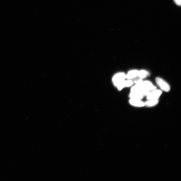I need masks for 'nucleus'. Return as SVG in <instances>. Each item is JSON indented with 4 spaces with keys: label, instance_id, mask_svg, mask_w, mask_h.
I'll use <instances>...</instances> for the list:
<instances>
[{
    "label": "nucleus",
    "instance_id": "7ed1b4c3",
    "mask_svg": "<svg viewBox=\"0 0 181 181\" xmlns=\"http://www.w3.org/2000/svg\"><path fill=\"white\" fill-rule=\"evenodd\" d=\"M128 97L130 99L141 100L144 96L140 89L138 88H135L131 90V92Z\"/></svg>",
    "mask_w": 181,
    "mask_h": 181
},
{
    "label": "nucleus",
    "instance_id": "6e6552de",
    "mask_svg": "<svg viewBox=\"0 0 181 181\" xmlns=\"http://www.w3.org/2000/svg\"><path fill=\"white\" fill-rule=\"evenodd\" d=\"M139 70H131L126 74V79H131L135 78L138 76Z\"/></svg>",
    "mask_w": 181,
    "mask_h": 181
},
{
    "label": "nucleus",
    "instance_id": "f03ea898",
    "mask_svg": "<svg viewBox=\"0 0 181 181\" xmlns=\"http://www.w3.org/2000/svg\"><path fill=\"white\" fill-rule=\"evenodd\" d=\"M126 79V74L123 72H120L116 73L113 76L112 78V82L114 85L116 87Z\"/></svg>",
    "mask_w": 181,
    "mask_h": 181
},
{
    "label": "nucleus",
    "instance_id": "f257e3e1",
    "mask_svg": "<svg viewBox=\"0 0 181 181\" xmlns=\"http://www.w3.org/2000/svg\"><path fill=\"white\" fill-rule=\"evenodd\" d=\"M155 82L161 90L166 92H168L171 90V86L165 80L160 77H157L155 79Z\"/></svg>",
    "mask_w": 181,
    "mask_h": 181
},
{
    "label": "nucleus",
    "instance_id": "9d476101",
    "mask_svg": "<svg viewBox=\"0 0 181 181\" xmlns=\"http://www.w3.org/2000/svg\"><path fill=\"white\" fill-rule=\"evenodd\" d=\"M159 103L158 100H147L145 102V105L148 107H152L157 105Z\"/></svg>",
    "mask_w": 181,
    "mask_h": 181
},
{
    "label": "nucleus",
    "instance_id": "0eeeda50",
    "mask_svg": "<svg viewBox=\"0 0 181 181\" xmlns=\"http://www.w3.org/2000/svg\"><path fill=\"white\" fill-rule=\"evenodd\" d=\"M129 101L130 105L134 106L142 107L145 106V103L140 100L130 99Z\"/></svg>",
    "mask_w": 181,
    "mask_h": 181
},
{
    "label": "nucleus",
    "instance_id": "9b49d317",
    "mask_svg": "<svg viewBox=\"0 0 181 181\" xmlns=\"http://www.w3.org/2000/svg\"><path fill=\"white\" fill-rule=\"evenodd\" d=\"M175 4L177 5L180 6L181 4V0H174Z\"/></svg>",
    "mask_w": 181,
    "mask_h": 181
},
{
    "label": "nucleus",
    "instance_id": "39448f33",
    "mask_svg": "<svg viewBox=\"0 0 181 181\" xmlns=\"http://www.w3.org/2000/svg\"><path fill=\"white\" fill-rule=\"evenodd\" d=\"M134 84V82L131 79H128L123 81L116 87L119 91H120L125 88L132 86Z\"/></svg>",
    "mask_w": 181,
    "mask_h": 181
},
{
    "label": "nucleus",
    "instance_id": "1a4fd4ad",
    "mask_svg": "<svg viewBox=\"0 0 181 181\" xmlns=\"http://www.w3.org/2000/svg\"><path fill=\"white\" fill-rule=\"evenodd\" d=\"M150 73L148 71L144 70H139L138 77L142 79H143L149 76Z\"/></svg>",
    "mask_w": 181,
    "mask_h": 181
},
{
    "label": "nucleus",
    "instance_id": "20e7f679",
    "mask_svg": "<svg viewBox=\"0 0 181 181\" xmlns=\"http://www.w3.org/2000/svg\"><path fill=\"white\" fill-rule=\"evenodd\" d=\"M162 94V90L155 89L151 91L147 96V100H158Z\"/></svg>",
    "mask_w": 181,
    "mask_h": 181
},
{
    "label": "nucleus",
    "instance_id": "423d86ee",
    "mask_svg": "<svg viewBox=\"0 0 181 181\" xmlns=\"http://www.w3.org/2000/svg\"><path fill=\"white\" fill-rule=\"evenodd\" d=\"M142 85L145 88L149 90L150 92L157 88L152 83L149 81H143Z\"/></svg>",
    "mask_w": 181,
    "mask_h": 181
}]
</instances>
